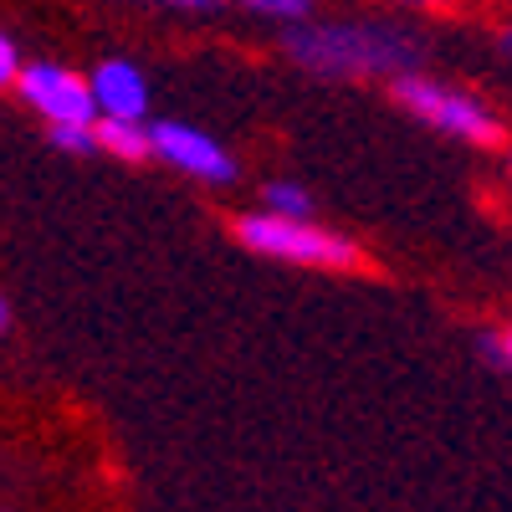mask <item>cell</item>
<instances>
[{
  "instance_id": "1",
  "label": "cell",
  "mask_w": 512,
  "mask_h": 512,
  "mask_svg": "<svg viewBox=\"0 0 512 512\" xmlns=\"http://www.w3.org/2000/svg\"><path fill=\"white\" fill-rule=\"evenodd\" d=\"M292 62L323 77H354V72H400L415 62L410 36L384 31V26H318V31H292L287 36Z\"/></svg>"
},
{
  "instance_id": "2",
  "label": "cell",
  "mask_w": 512,
  "mask_h": 512,
  "mask_svg": "<svg viewBox=\"0 0 512 512\" xmlns=\"http://www.w3.org/2000/svg\"><path fill=\"white\" fill-rule=\"evenodd\" d=\"M241 246H251L256 256H277V262H297V267H359V246L333 236L323 226H313L308 216H241L236 221Z\"/></svg>"
},
{
  "instance_id": "3",
  "label": "cell",
  "mask_w": 512,
  "mask_h": 512,
  "mask_svg": "<svg viewBox=\"0 0 512 512\" xmlns=\"http://www.w3.org/2000/svg\"><path fill=\"white\" fill-rule=\"evenodd\" d=\"M395 98L420 113L431 128H441V134H456L466 144H502V123L477 103V98H466V93H451L441 88V82H425V77H400L395 72Z\"/></svg>"
},
{
  "instance_id": "4",
  "label": "cell",
  "mask_w": 512,
  "mask_h": 512,
  "mask_svg": "<svg viewBox=\"0 0 512 512\" xmlns=\"http://www.w3.org/2000/svg\"><path fill=\"white\" fill-rule=\"evenodd\" d=\"M16 88H21V98L36 113H47L52 123H93L98 118L88 82H82L77 72H67V67H57V62H31L26 72H16Z\"/></svg>"
},
{
  "instance_id": "5",
  "label": "cell",
  "mask_w": 512,
  "mask_h": 512,
  "mask_svg": "<svg viewBox=\"0 0 512 512\" xmlns=\"http://www.w3.org/2000/svg\"><path fill=\"white\" fill-rule=\"evenodd\" d=\"M149 154H159L164 164H175V169H185L195 180H210V185L236 180V159L190 123H154L149 128Z\"/></svg>"
},
{
  "instance_id": "6",
  "label": "cell",
  "mask_w": 512,
  "mask_h": 512,
  "mask_svg": "<svg viewBox=\"0 0 512 512\" xmlns=\"http://www.w3.org/2000/svg\"><path fill=\"white\" fill-rule=\"evenodd\" d=\"M88 93H93V108L103 118H144L149 113V88H144V72L134 62H103L88 82Z\"/></svg>"
},
{
  "instance_id": "7",
  "label": "cell",
  "mask_w": 512,
  "mask_h": 512,
  "mask_svg": "<svg viewBox=\"0 0 512 512\" xmlns=\"http://www.w3.org/2000/svg\"><path fill=\"white\" fill-rule=\"evenodd\" d=\"M98 149L118 154V159H149V123L144 118H103L93 123Z\"/></svg>"
},
{
  "instance_id": "8",
  "label": "cell",
  "mask_w": 512,
  "mask_h": 512,
  "mask_svg": "<svg viewBox=\"0 0 512 512\" xmlns=\"http://www.w3.org/2000/svg\"><path fill=\"white\" fill-rule=\"evenodd\" d=\"M267 205H272V216H308L313 195L292 180H277V185H267Z\"/></svg>"
},
{
  "instance_id": "9",
  "label": "cell",
  "mask_w": 512,
  "mask_h": 512,
  "mask_svg": "<svg viewBox=\"0 0 512 512\" xmlns=\"http://www.w3.org/2000/svg\"><path fill=\"white\" fill-rule=\"evenodd\" d=\"M52 144L57 149H72V154H93L98 149L93 123H52Z\"/></svg>"
},
{
  "instance_id": "10",
  "label": "cell",
  "mask_w": 512,
  "mask_h": 512,
  "mask_svg": "<svg viewBox=\"0 0 512 512\" xmlns=\"http://www.w3.org/2000/svg\"><path fill=\"white\" fill-rule=\"evenodd\" d=\"M246 11L256 16H277V21H303L313 11V0H241Z\"/></svg>"
},
{
  "instance_id": "11",
  "label": "cell",
  "mask_w": 512,
  "mask_h": 512,
  "mask_svg": "<svg viewBox=\"0 0 512 512\" xmlns=\"http://www.w3.org/2000/svg\"><path fill=\"white\" fill-rule=\"evenodd\" d=\"M16 72H21V57H16V41L0 31V88H6V82H16Z\"/></svg>"
},
{
  "instance_id": "12",
  "label": "cell",
  "mask_w": 512,
  "mask_h": 512,
  "mask_svg": "<svg viewBox=\"0 0 512 512\" xmlns=\"http://www.w3.org/2000/svg\"><path fill=\"white\" fill-rule=\"evenodd\" d=\"M149 6H180V11H216L221 0H149Z\"/></svg>"
},
{
  "instance_id": "13",
  "label": "cell",
  "mask_w": 512,
  "mask_h": 512,
  "mask_svg": "<svg viewBox=\"0 0 512 512\" xmlns=\"http://www.w3.org/2000/svg\"><path fill=\"white\" fill-rule=\"evenodd\" d=\"M487 359H492L497 369H507V338H502V333H492V338H487Z\"/></svg>"
},
{
  "instance_id": "14",
  "label": "cell",
  "mask_w": 512,
  "mask_h": 512,
  "mask_svg": "<svg viewBox=\"0 0 512 512\" xmlns=\"http://www.w3.org/2000/svg\"><path fill=\"white\" fill-rule=\"evenodd\" d=\"M0 328H6V297H0Z\"/></svg>"
},
{
  "instance_id": "15",
  "label": "cell",
  "mask_w": 512,
  "mask_h": 512,
  "mask_svg": "<svg viewBox=\"0 0 512 512\" xmlns=\"http://www.w3.org/2000/svg\"><path fill=\"white\" fill-rule=\"evenodd\" d=\"M410 6H441V0H410Z\"/></svg>"
}]
</instances>
